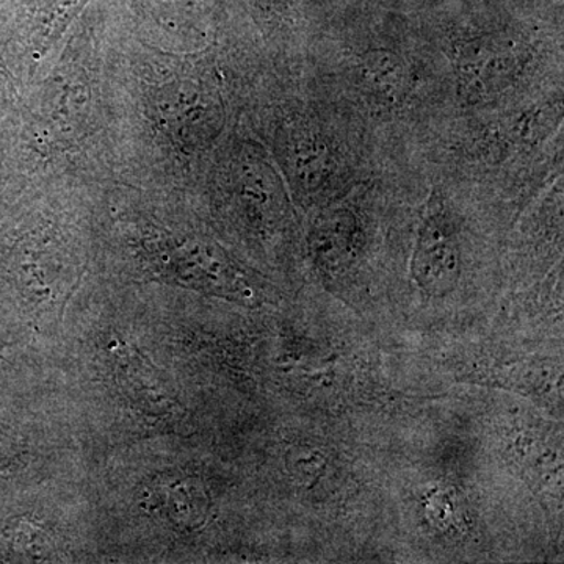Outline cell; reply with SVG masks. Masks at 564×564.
<instances>
[{"instance_id":"obj_1","label":"cell","mask_w":564,"mask_h":564,"mask_svg":"<svg viewBox=\"0 0 564 564\" xmlns=\"http://www.w3.org/2000/svg\"><path fill=\"white\" fill-rule=\"evenodd\" d=\"M463 272L458 223L436 198L426 207L415 239L411 276L430 299H445L455 291Z\"/></svg>"},{"instance_id":"obj_2","label":"cell","mask_w":564,"mask_h":564,"mask_svg":"<svg viewBox=\"0 0 564 564\" xmlns=\"http://www.w3.org/2000/svg\"><path fill=\"white\" fill-rule=\"evenodd\" d=\"M364 247L361 221L350 207H329L315 218L310 250L315 267L328 280H339L358 262Z\"/></svg>"},{"instance_id":"obj_3","label":"cell","mask_w":564,"mask_h":564,"mask_svg":"<svg viewBox=\"0 0 564 564\" xmlns=\"http://www.w3.org/2000/svg\"><path fill=\"white\" fill-rule=\"evenodd\" d=\"M147 510L176 530L195 532L209 522L212 502L202 480L188 475H163L151 485Z\"/></svg>"},{"instance_id":"obj_4","label":"cell","mask_w":564,"mask_h":564,"mask_svg":"<svg viewBox=\"0 0 564 564\" xmlns=\"http://www.w3.org/2000/svg\"><path fill=\"white\" fill-rule=\"evenodd\" d=\"M514 51L480 44L459 54V91L467 101H481L510 85L518 70Z\"/></svg>"},{"instance_id":"obj_5","label":"cell","mask_w":564,"mask_h":564,"mask_svg":"<svg viewBox=\"0 0 564 564\" xmlns=\"http://www.w3.org/2000/svg\"><path fill=\"white\" fill-rule=\"evenodd\" d=\"M115 378L129 402L150 415L173 413L174 404L169 389L159 375L132 348H118L113 358Z\"/></svg>"},{"instance_id":"obj_6","label":"cell","mask_w":564,"mask_h":564,"mask_svg":"<svg viewBox=\"0 0 564 564\" xmlns=\"http://www.w3.org/2000/svg\"><path fill=\"white\" fill-rule=\"evenodd\" d=\"M336 152L321 131L307 129L296 139L293 170L304 191L318 192L332 182L336 173Z\"/></svg>"},{"instance_id":"obj_7","label":"cell","mask_w":564,"mask_h":564,"mask_svg":"<svg viewBox=\"0 0 564 564\" xmlns=\"http://www.w3.org/2000/svg\"><path fill=\"white\" fill-rule=\"evenodd\" d=\"M361 77L367 90L384 102L402 101L410 84L406 63L397 52L369 51L364 55Z\"/></svg>"},{"instance_id":"obj_8","label":"cell","mask_w":564,"mask_h":564,"mask_svg":"<svg viewBox=\"0 0 564 564\" xmlns=\"http://www.w3.org/2000/svg\"><path fill=\"white\" fill-rule=\"evenodd\" d=\"M288 469L296 485L310 489L325 477L328 456L315 445H295L288 454Z\"/></svg>"},{"instance_id":"obj_9","label":"cell","mask_w":564,"mask_h":564,"mask_svg":"<svg viewBox=\"0 0 564 564\" xmlns=\"http://www.w3.org/2000/svg\"><path fill=\"white\" fill-rule=\"evenodd\" d=\"M421 505L423 516L437 532H452L458 527V521L462 519L458 499L448 489L440 488V486L429 489L423 494Z\"/></svg>"}]
</instances>
